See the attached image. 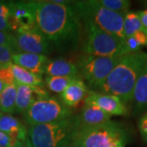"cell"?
Returning <instances> with one entry per match:
<instances>
[{
	"label": "cell",
	"instance_id": "obj_23",
	"mask_svg": "<svg viewBox=\"0 0 147 147\" xmlns=\"http://www.w3.org/2000/svg\"><path fill=\"white\" fill-rule=\"evenodd\" d=\"M97 3L106 9L125 15L129 11L130 2L127 0H96Z\"/></svg>",
	"mask_w": 147,
	"mask_h": 147
},
{
	"label": "cell",
	"instance_id": "obj_1",
	"mask_svg": "<svg viewBox=\"0 0 147 147\" xmlns=\"http://www.w3.org/2000/svg\"><path fill=\"white\" fill-rule=\"evenodd\" d=\"M37 26L61 51L74 50L79 40V18L70 3L32 1Z\"/></svg>",
	"mask_w": 147,
	"mask_h": 147
},
{
	"label": "cell",
	"instance_id": "obj_12",
	"mask_svg": "<svg viewBox=\"0 0 147 147\" xmlns=\"http://www.w3.org/2000/svg\"><path fill=\"white\" fill-rule=\"evenodd\" d=\"M16 99L15 113H25L30 105L36 100L49 96L48 92L42 87L27 86L16 84Z\"/></svg>",
	"mask_w": 147,
	"mask_h": 147
},
{
	"label": "cell",
	"instance_id": "obj_30",
	"mask_svg": "<svg viewBox=\"0 0 147 147\" xmlns=\"http://www.w3.org/2000/svg\"><path fill=\"white\" fill-rule=\"evenodd\" d=\"M137 14L139 16L140 21H141V23H142L144 30L147 31V9L139 11H137Z\"/></svg>",
	"mask_w": 147,
	"mask_h": 147
},
{
	"label": "cell",
	"instance_id": "obj_16",
	"mask_svg": "<svg viewBox=\"0 0 147 147\" xmlns=\"http://www.w3.org/2000/svg\"><path fill=\"white\" fill-rule=\"evenodd\" d=\"M44 74L50 77H80L78 66L63 58L49 60Z\"/></svg>",
	"mask_w": 147,
	"mask_h": 147
},
{
	"label": "cell",
	"instance_id": "obj_19",
	"mask_svg": "<svg viewBox=\"0 0 147 147\" xmlns=\"http://www.w3.org/2000/svg\"><path fill=\"white\" fill-rule=\"evenodd\" d=\"M11 68L12 70L16 84H23V85H27V86H37V87L42 88L43 82H42L41 76L31 73L19 65H16L15 64H11Z\"/></svg>",
	"mask_w": 147,
	"mask_h": 147
},
{
	"label": "cell",
	"instance_id": "obj_10",
	"mask_svg": "<svg viewBox=\"0 0 147 147\" xmlns=\"http://www.w3.org/2000/svg\"><path fill=\"white\" fill-rule=\"evenodd\" d=\"M10 27L15 33L38 28L32 1H11Z\"/></svg>",
	"mask_w": 147,
	"mask_h": 147
},
{
	"label": "cell",
	"instance_id": "obj_15",
	"mask_svg": "<svg viewBox=\"0 0 147 147\" xmlns=\"http://www.w3.org/2000/svg\"><path fill=\"white\" fill-rule=\"evenodd\" d=\"M90 90L82 79L77 78L67 88L61 93V102L68 108H75L86 99Z\"/></svg>",
	"mask_w": 147,
	"mask_h": 147
},
{
	"label": "cell",
	"instance_id": "obj_14",
	"mask_svg": "<svg viewBox=\"0 0 147 147\" xmlns=\"http://www.w3.org/2000/svg\"><path fill=\"white\" fill-rule=\"evenodd\" d=\"M78 128L91 127L110 121L111 115L104 112L96 105L84 102V107L78 115H74Z\"/></svg>",
	"mask_w": 147,
	"mask_h": 147
},
{
	"label": "cell",
	"instance_id": "obj_2",
	"mask_svg": "<svg viewBox=\"0 0 147 147\" xmlns=\"http://www.w3.org/2000/svg\"><path fill=\"white\" fill-rule=\"evenodd\" d=\"M146 64L147 53L142 51L122 57L100 91L119 97L125 105L131 102L135 84Z\"/></svg>",
	"mask_w": 147,
	"mask_h": 147
},
{
	"label": "cell",
	"instance_id": "obj_22",
	"mask_svg": "<svg viewBox=\"0 0 147 147\" xmlns=\"http://www.w3.org/2000/svg\"><path fill=\"white\" fill-rule=\"evenodd\" d=\"M77 78L79 77H50L47 76L45 84L47 88L56 93H62Z\"/></svg>",
	"mask_w": 147,
	"mask_h": 147
},
{
	"label": "cell",
	"instance_id": "obj_27",
	"mask_svg": "<svg viewBox=\"0 0 147 147\" xmlns=\"http://www.w3.org/2000/svg\"><path fill=\"white\" fill-rule=\"evenodd\" d=\"M138 129L142 141L147 144V112L143 115L138 121Z\"/></svg>",
	"mask_w": 147,
	"mask_h": 147
},
{
	"label": "cell",
	"instance_id": "obj_25",
	"mask_svg": "<svg viewBox=\"0 0 147 147\" xmlns=\"http://www.w3.org/2000/svg\"><path fill=\"white\" fill-rule=\"evenodd\" d=\"M11 65V64L0 67V81L3 82V84H16Z\"/></svg>",
	"mask_w": 147,
	"mask_h": 147
},
{
	"label": "cell",
	"instance_id": "obj_5",
	"mask_svg": "<svg viewBox=\"0 0 147 147\" xmlns=\"http://www.w3.org/2000/svg\"><path fill=\"white\" fill-rule=\"evenodd\" d=\"M79 20L88 22L103 31L125 41L123 31L124 15L108 10L96 0L76 1L71 3Z\"/></svg>",
	"mask_w": 147,
	"mask_h": 147
},
{
	"label": "cell",
	"instance_id": "obj_13",
	"mask_svg": "<svg viewBox=\"0 0 147 147\" xmlns=\"http://www.w3.org/2000/svg\"><path fill=\"white\" fill-rule=\"evenodd\" d=\"M12 62L31 73L42 76L49 61L47 56L26 53H16L12 55Z\"/></svg>",
	"mask_w": 147,
	"mask_h": 147
},
{
	"label": "cell",
	"instance_id": "obj_32",
	"mask_svg": "<svg viewBox=\"0 0 147 147\" xmlns=\"http://www.w3.org/2000/svg\"><path fill=\"white\" fill-rule=\"evenodd\" d=\"M3 86H4V84H3V83L0 81V96H1V93H2V91H3Z\"/></svg>",
	"mask_w": 147,
	"mask_h": 147
},
{
	"label": "cell",
	"instance_id": "obj_3",
	"mask_svg": "<svg viewBox=\"0 0 147 147\" xmlns=\"http://www.w3.org/2000/svg\"><path fill=\"white\" fill-rule=\"evenodd\" d=\"M78 126L75 117L28 128L24 142L27 147H69L73 143Z\"/></svg>",
	"mask_w": 147,
	"mask_h": 147
},
{
	"label": "cell",
	"instance_id": "obj_36",
	"mask_svg": "<svg viewBox=\"0 0 147 147\" xmlns=\"http://www.w3.org/2000/svg\"><path fill=\"white\" fill-rule=\"evenodd\" d=\"M25 145H26V144H25Z\"/></svg>",
	"mask_w": 147,
	"mask_h": 147
},
{
	"label": "cell",
	"instance_id": "obj_31",
	"mask_svg": "<svg viewBox=\"0 0 147 147\" xmlns=\"http://www.w3.org/2000/svg\"><path fill=\"white\" fill-rule=\"evenodd\" d=\"M13 147H27V146L25 145V143H24V142H20V141H19V142H16V144Z\"/></svg>",
	"mask_w": 147,
	"mask_h": 147
},
{
	"label": "cell",
	"instance_id": "obj_20",
	"mask_svg": "<svg viewBox=\"0 0 147 147\" xmlns=\"http://www.w3.org/2000/svg\"><path fill=\"white\" fill-rule=\"evenodd\" d=\"M16 99V84H4L0 96V111L7 115L15 113Z\"/></svg>",
	"mask_w": 147,
	"mask_h": 147
},
{
	"label": "cell",
	"instance_id": "obj_34",
	"mask_svg": "<svg viewBox=\"0 0 147 147\" xmlns=\"http://www.w3.org/2000/svg\"><path fill=\"white\" fill-rule=\"evenodd\" d=\"M1 115H2V112L0 111V117H1Z\"/></svg>",
	"mask_w": 147,
	"mask_h": 147
},
{
	"label": "cell",
	"instance_id": "obj_24",
	"mask_svg": "<svg viewBox=\"0 0 147 147\" xmlns=\"http://www.w3.org/2000/svg\"><path fill=\"white\" fill-rule=\"evenodd\" d=\"M11 1H0V30L11 31Z\"/></svg>",
	"mask_w": 147,
	"mask_h": 147
},
{
	"label": "cell",
	"instance_id": "obj_6",
	"mask_svg": "<svg viewBox=\"0 0 147 147\" xmlns=\"http://www.w3.org/2000/svg\"><path fill=\"white\" fill-rule=\"evenodd\" d=\"M86 38L83 44L85 54L96 57H119L129 54L125 41L100 30L88 22H84Z\"/></svg>",
	"mask_w": 147,
	"mask_h": 147
},
{
	"label": "cell",
	"instance_id": "obj_8",
	"mask_svg": "<svg viewBox=\"0 0 147 147\" xmlns=\"http://www.w3.org/2000/svg\"><path fill=\"white\" fill-rule=\"evenodd\" d=\"M121 57H96L85 54L79 58L77 66L90 88L100 90Z\"/></svg>",
	"mask_w": 147,
	"mask_h": 147
},
{
	"label": "cell",
	"instance_id": "obj_11",
	"mask_svg": "<svg viewBox=\"0 0 147 147\" xmlns=\"http://www.w3.org/2000/svg\"><path fill=\"white\" fill-rule=\"evenodd\" d=\"M84 102L96 105L100 110L110 115H127L126 105L119 97L114 95L105 94L95 91H89Z\"/></svg>",
	"mask_w": 147,
	"mask_h": 147
},
{
	"label": "cell",
	"instance_id": "obj_26",
	"mask_svg": "<svg viewBox=\"0 0 147 147\" xmlns=\"http://www.w3.org/2000/svg\"><path fill=\"white\" fill-rule=\"evenodd\" d=\"M0 46L10 47L15 51V48H14V34H11L8 32L0 30Z\"/></svg>",
	"mask_w": 147,
	"mask_h": 147
},
{
	"label": "cell",
	"instance_id": "obj_29",
	"mask_svg": "<svg viewBox=\"0 0 147 147\" xmlns=\"http://www.w3.org/2000/svg\"><path fill=\"white\" fill-rule=\"evenodd\" d=\"M125 43H126L127 47L130 53H137V52L141 51V47H142L140 46V44L137 42V41L133 36L126 38Z\"/></svg>",
	"mask_w": 147,
	"mask_h": 147
},
{
	"label": "cell",
	"instance_id": "obj_4",
	"mask_svg": "<svg viewBox=\"0 0 147 147\" xmlns=\"http://www.w3.org/2000/svg\"><path fill=\"white\" fill-rule=\"evenodd\" d=\"M128 133L119 123L108 121L91 127H79L73 143L79 147H125Z\"/></svg>",
	"mask_w": 147,
	"mask_h": 147
},
{
	"label": "cell",
	"instance_id": "obj_21",
	"mask_svg": "<svg viewBox=\"0 0 147 147\" xmlns=\"http://www.w3.org/2000/svg\"><path fill=\"white\" fill-rule=\"evenodd\" d=\"M144 28L142 26L139 16L137 12L135 11H128L124 15L123 20V31L126 38L132 36L138 30H143Z\"/></svg>",
	"mask_w": 147,
	"mask_h": 147
},
{
	"label": "cell",
	"instance_id": "obj_7",
	"mask_svg": "<svg viewBox=\"0 0 147 147\" xmlns=\"http://www.w3.org/2000/svg\"><path fill=\"white\" fill-rule=\"evenodd\" d=\"M71 116L72 110L51 96L36 100L24 113L25 122L30 127L63 120Z\"/></svg>",
	"mask_w": 147,
	"mask_h": 147
},
{
	"label": "cell",
	"instance_id": "obj_33",
	"mask_svg": "<svg viewBox=\"0 0 147 147\" xmlns=\"http://www.w3.org/2000/svg\"><path fill=\"white\" fill-rule=\"evenodd\" d=\"M69 147H79V146H78V145L74 144V143H72V144H71V145H70V146H69Z\"/></svg>",
	"mask_w": 147,
	"mask_h": 147
},
{
	"label": "cell",
	"instance_id": "obj_18",
	"mask_svg": "<svg viewBox=\"0 0 147 147\" xmlns=\"http://www.w3.org/2000/svg\"><path fill=\"white\" fill-rule=\"evenodd\" d=\"M131 101L136 113L147 109V64L135 84Z\"/></svg>",
	"mask_w": 147,
	"mask_h": 147
},
{
	"label": "cell",
	"instance_id": "obj_28",
	"mask_svg": "<svg viewBox=\"0 0 147 147\" xmlns=\"http://www.w3.org/2000/svg\"><path fill=\"white\" fill-rule=\"evenodd\" d=\"M19 142L10 135L7 134L3 131H0V146L3 147H13L16 144V142Z\"/></svg>",
	"mask_w": 147,
	"mask_h": 147
},
{
	"label": "cell",
	"instance_id": "obj_17",
	"mask_svg": "<svg viewBox=\"0 0 147 147\" xmlns=\"http://www.w3.org/2000/svg\"><path fill=\"white\" fill-rule=\"evenodd\" d=\"M0 131L10 135L17 141L24 142L27 138L28 128L11 115H2L0 117Z\"/></svg>",
	"mask_w": 147,
	"mask_h": 147
},
{
	"label": "cell",
	"instance_id": "obj_35",
	"mask_svg": "<svg viewBox=\"0 0 147 147\" xmlns=\"http://www.w3.org/2000/svg\"><path fill=\"white\" fill-rule=\"evenodd\" d=\"M0 147H3V146H0Z\"/></svg>",
	"mask_w": 147,
	"mask_h": 147
},
{
	"label": "cell",
	"instance_id": "obj_9",
	"mask_svg": "<svg viewBox=\"0 0 147 147\" xmlns=\"http://www.w3.org/2000/svg\"><path fill=\"white\" fill-rule=\"evenodd\" d=\"M16 53H26L47 56L52 53V44L38 28L14 34Z\"/></svg>",
	"mask_w": 147,
	"mask_h": 147
}]
</instances>
